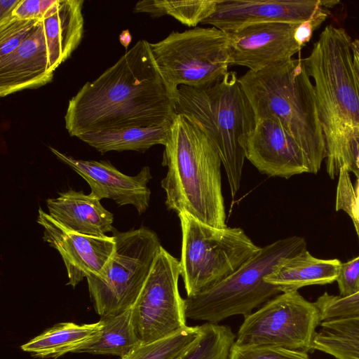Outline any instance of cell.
Wrapping results in <instances>:
<instances>
[{
	"mask_svg": "<svg viewBox=\"0 0 359 359\" xmlns=\"http://www.w3.org/2000/svg\"><path fill=\"white\" fill-rule=\"evenodd\" d=\"M201 331V325L187 326L168 337L140 344L121 359H177L195 343Z\"/></svg>",
	"mask_w": 359,
	"mask_h": 359,
	"instance_id": "cell-26",
	"label": "cell"
},
{
	"mask_svg": "<svg viewBox=\"0 0 359 359\" xmlns=\"http://www.w3.org/2000/svg\"><path fill=\"white\" fill-rule=\"evenodd\" d=\"M103 326L100 319L91 324L60 323L21 346L22 351L41 358H57L73 353L99 337Z\"/></svg>",
	"mask_w": 359,
	"mask_h": 359,
	"instance_id": "cell-20",
	"label": "cell"
},
{
	"mask_svg": "<svg viewBox=\"0 0 359 359\" xmlns=\"http://www.w3.org/2000/svg\"><path fill=\"white\" fill-rule=\"evenodd\" d=\"M336 210H343L351 218L359 239V176L355 189L350 179L349 172L341 168L338 175Z\"/></svg>",
	"mask_w": 359,
	"mask_h": 359,
	"instance_id": "cell-28",
	"label": "cell"
},
{
	"mask_svg": "<svg viewBox=\"0 0 359 359\" xmlns=\"http://www.w3.org/2000/svg\"><path fill=\"white\" fill-rule=\"evenodd\" d=\"M329 8V6H322L310 19L298 25L294 37L302 48L310 41L314 30L328 17Z\"/></svg>",
	"mask_w": 359,
	"mask_h": 359,
	"instance_id": "cell-32",
	"label": "cell"
},
{
	"mask_svg": "<svg viewBox=\"0 0 359 359\" xmlns=\"http://www.w3.org/2000/svg\"><path fill=\"white\" fill-rule=\"evenodd\" d=\"M162 165L165 205L215 227H226L222 160L212 142L195 123L177 114L170 124Z\"/></svg>",
	"mask_w": 359,
	"mask_h": 359,
	"instance_id": "cell-3",
	"label": "cell"
},
{
	"mask_svg": "<svg viewBox=\"0 0 359 359\" xmlns=\"http://www.w3.org/2000/svg\"><path fill=\"white\" fill-rule=\"evenodd\" d=\"M36 222L43 229V241L60 252L69 278L67 285L73 287L83 278L99 275L114 252L113 236H93L71 231L41 208Z\"/></svg>",
	"mask_w": 359,
	"mask_h": 359,
	"instance_id": "cell-14",
	"label": "cell"
},
{
	"mask_svg": "<svg viewBox=\"0 0 359 359\" xmlns=\"http://www.w3.org/2000/svg\"><path fill=\"white\" fill-rule=\"evenodd\" d=\"M48 214L67 229L88 236H105L114 231L113 214L90 193L73 189L46 201Z\"/></svg>",
	"mask_w": 359,
	"mask_h": 359,
	"instance_id": "cell-18",
	"label": "cell"
},
{
	"mask_svg": "<svg viewBox=\"0 0 359 359\" xmlns=\"http://www.w3.org/2000/svg\"><path fill=\"white\" fill-rule=\"evenodd\" d=\"M299 24L259 22L226 32L229 36L230 65L243 66L257 72L292 59L302 49L294 37Z\"/></svg>",
	"mask_w": 359,
	"mask_h": 359,
	"instance_id": "cell-13",
	"label": "cell"
},
{
	"mask_svg": "<svg viewBox=\"0 0 359 359\" xmlns=\"http://www.w3.org/2000/svg\"><path fill=\"white\" fill-rule=\"evenodd\" d=\"M352 62L356 78L359 82V39L351 41Z\"/></svg>",
	"mask_w": 359,
	"mask_h": 359,
	"instance_id": "cell-35",
	"label": "cell"
},
{
	"mask_svg": "<svg viewBox=\"0 0 359 359\" xmlns=\"http://www.w3.org/2000/svg\"><path fill=\"white\" fill-rule=\"evenodd\" d=\"M121 41L122 44L127 48L128 44L131 41V36L128 31L123 32L120 36Z\"/></svg>",
	"mask_w": 359,
	"mask_h": 359,
	"instance_id": "cell-36",
	"label": "cell"
},
{
	"mask_svg": "<svg viewBox=\"0 0 359 359\" xmlns=\"http://www.w3.org/2000/svg\"><path fill=\"white\" fill-rule=\"evenodd\" d=\"M341 262L313 257L308 250L285 259L265 278L281 292L302 287L330 284L337 280Z\"/></svg>",
	"mask_w": 359,
	"mask_h": 359,
	"instance_id": "cell-19",
	"label": "cell"
},
{
	"mask_svg": "<svg viewBox=\"0 0 359 359\" xmlns=\"http://www.w3.org/2000/svg\"><path fill=\"white\" fill-rule=\"evenodd\" d=\"M177 92L161 74L150 43L141 39L69 100L65 128L70 136L78 137L88 133L169 125L177 114Z\"/></svg>",
	"mask_w": 359,
	"mask_h": 359,
	"instance_id": "cell-1",
	"label": "cell"
},
{
	"mask_svg": "<svg viewBox=\"0 0 359 359\" xmlns=\"http://www.w3.org/2000/svg\"><path fill=\"white\" fill-rule=\"evenodd\" d=\"M307 250L304 238H280L261 248L259 252L235 273L214 286L184 299L187 318L218 324L237 315L244 317L281 292L265 278L285 259Z\"/></svg>",
	"mask_w": 359,
	"mask_h": 359,
	"instance_id": "cell-7",
	"label": "cell"
},
{
	"mask_svg": "<svg viewBox=\"0 0 359 359\" xmlns=\"http://www.w3.org/2000/svg\"><path fill=\"white\" fill-rule=\"evenodd\" d=\"M170 124L88 133L78 138L102 154L110 151H144L156 144L165 145Z\"/></svg>",
	"mask_w": 359,
	"mask_h": 359,
	"instance_id": "cell-21",
	"label": "cell"
},
{
	"mask_svg": "<svg viewBox=\"0 0 359 359\" xmlns=\"http://www.w3.org/2000/svg\"><path fill=\"white\" fill-rule=\"evenodd\" d=\"M303 59L248 70L238 78L255 118H273L295 140L306 155L313 174L326 157L315 86Z\"/></svg>",
	"mask_w": 359,
	"mask_h": 359,
	"instance_id": "cell-4",
	"label": "cell"
},
{
	"mask_svg": "<svg viewBox=\"0 0 359 359\" xmlns=\"http://www.w3.org/2000/svg\"><path fill=\"white\" fill-rule=\"evenodd\" d=\"M50 150L84 179L90 186V194L100 200L111 199L119 206L131 205L139 215L149 208L151 191L147 184L152 176L148 166L143 167L136 175L129 176L105 161L76 159L53 147Z\"/></svg>",
	"mask_w": 359,
	"mask_h": 359,
	"instance_id": "cell-17",
	"label": "cell"
},
{
	"mask_svg": "<svg viewBox=\"0 0 359 359\" xmlns=\"http://www.w3.org/2000/svg\"><path fill=\"white\" fill-rule=\"evenodd\" d=\"M55 1L56 0H20L12 15L21 19H40Z\"/></svg>",
	"mask_w": 359,
	"mask_h": 359,
	"instance_id": "cell-33",
	"label": "cell"
},
{
	"mask_svg": "<svg viewBox=\"0 0 359 359\" xmlns=\"http://www.w3.org/2000/svg\"><path fill=\"white\" fill-rule=\"evenodd\" d=\"M195 343L177 359H229L236 336L229 326L205 323Z\"/></svg>",
	"mask_w": 359,
	"mask_h": 359,
	"instance_id": "cell-25",
	"label": "cell"
},
{
	"mask_svg": "<svg viewBox=\"0 0 359 359\" xmlns=\"http://www.w3.org/2000/svg\"><path fill=\"white\" fill-rule=\"evenodd\" d=\"M351 41L344 29L327 25L303 59L314 80L326 170L331 179L343 168L359 176V82Z\"/></svg>",
	"mask_w": 359,
	"mask_h": 359,
	"instance_id": "cell-2",
	"label": "cell"
},
{
	"mask_svg": "<svg viewBox=\"0 0 359 359\" xmlns=\"http://www.w3.org/2000/svg\"><path fill=\"white\" fill-rule=\"evenodd\" d=\"M114 253L99 275L86 277L88 291L98 315L123 313L137 300L161 247L157 234L140 227L115 231Z\"/></svg>",
	"mask_w": 359,
	"mask_h": 359,
	"instance_id": "cell-9",
	"label": "cell"
},
{
	"mask_svg": "<svg viewBox=\"0 0 359 359\" xmlns=\"http://www.w3.org/2000/svg\"><path fill=\"white\" fill-rule=\"evenodd\" d=\"M39 20L21 19L13 16L9 20L1 23L0 58L8 55L17 49Z\"/></svg>",
	"mask_w": 359,
	"mask_h": 359,
	"instance_id": "cell-29",
	"label": "cell"
},
{
	"mask_svg": "<svg viewBox=\"0 0 359 359\" xmlns=\"http://www.w3.org/2000/svg\"><path fill=\"white\" fill-rule=\"evenodd\" d=\"M150 48L161 74L176 92L181 86L214 84L229 72V36L215 27L173 31Z\"/></svg>",
	"mask_w": 359,
	"mask_h": 359,
	"instance_id": "cell-10",
	"label": "cell"
},
{
	"mask_svg": "<svg viewBox=\"0 0 359 359\" xmlns=\"http://www.w3.org/2000/svg\"><path fill=\"white\" fill-rule=\"evenodd\" d=\"M336 281L341 296L351 295L359 291V255L341 262Z\"/></svg>",
	"mask_w": 359,
	"mask_h": 359,
	"instance_id": "cell-31",
	"label": "cell"
},
{
	"mask_svg": "<svg viewBox=\"0 0 359 359\" xmlns=\"http://www.w3.org/2000/svg\"><path fill=\"white\" fill-rule=\"evenodd\" d=\"M81 0H56L17 49L0 58V96L37 88L79 46L83 34Z\"/></svg>",
	"mask_w": 359,
	"mask_h": 359,
	"instance_id": "cell-6",
	"label": "cell"
},
{
	"mask_svg": "<svg viewBox=\"0 0 359 359\" xmlns=\"http://www.w3.org/2000/svg\"><path fill=\"white\" fill-rule=\"evenodd\" d=\"M320 323L314 302L304 299L298 291L281 292L244 317L234 344L308 353L313 351L316 329Z\"/></svg>",
	"mask_w": 359,
	"mask_h": 359,
	"instance_id": "cell-11",
	"label": "cell"
},
{
	"mask_svg": "<svg viewBox=\"0 0 359 359\" xmlns=\"http://www.w3.org/2000/svg\"><path fill=\"white\" fill-rule=\"evenodd\" d=\"M229 359H310L307 353L269 346H232Z\"/></svg>",
	"mask_w": 359,
	"mask_h": 359,
	"instance_id": "cell-30",
	"label": "cell"
},
{
	"mask_svg": "<svg viewBox=\"0 0 359 359\" xmlns=\"http://www.w3.org/2000/svg\"><path fill=\"white\" fill-rule=\"evenodd\" d=\"M176 114L198 126L215 144L234 198L240 189L245 144L256 118L236 72L202 88L178 87Z\"/></svg>",
	"mask_w": 359,
	"mask_h": 359,
	"instance_id": "cell-5",
	"label": "cell"
},
{
	"mask_svg": "<svg viewBox=\"0 0 359 359\" xmlns=\"http://www.w3.org/2000/svg\"><path fill=\"white\" fill-rule=\"evenodd\" d=\"M180 260L162 246L133 306L131 320L140 344L171 336L187 327L178 280Z\"/></svg>",
	"mask_w": 359,
	"mask_h": 359,
	"instance_id": "cell-12",
	"label": "cell"
},
{
	"mask_svg": "<svg viewBox=\"0 0 359 359\" xmlns=\"http://www.w3.org/2000/svg\"><path fill=\"white\" fill-rule=\"evenodd\" d=\"M101 320L103 326L99 337L78 348L74 353L112 355L123 358L140 344L133 326L130 309L102 317Z\"/></svg>",
	"mask_w": 359,
	"mask_h": 359,
	"instance_id": "cell-22",
	"label": "cell"
},
{
	"mask_svg": "<svg viewBox=\"0 0 359 359\" xmlns=\"http://www.w3.org/2000/svg\"><path fill=\"white\" fill-rule=\"evenodd\" d=\"M178 217L182 231L180 276L187 297L226 278L261 250L239 227H215L184 212Z\"/></svg>",
	"mask_w": 359,
	"mask_h": 359,
	"instance_id": "cell-8",
	"label": "cell"
},
{
	"mask_svg": "<svg viewBox=\"0 0 359 359\" xmlns=\"http://www.w3.org/2000/svg\"><path fill=\"white\" fill-rule=\"evenodd\" d=\"M314 339L313 351L336 359H359V316L321 322Z\"/></svg>",
	"mask_w": 359,
	"mask_h": 359,
	"instance_id": "cell-23",
	"label": "cell"
},
{
	"mask_svg": "<svg viewBox=\"0 0 359 359\" xmlns=\"http://www.w3.org/2000/svg\"><path fill=\"white\" fill-rule=\"evenodd\" d=\"M244 150L245 158L261 173L283 178L313 174L302 149L276 118L256 120Z\"/></svg>",
	"mask_w": 359,
	"mask_h": 359,
	"instance_id": "cell-15",
	"label": "cell"
},
{
	"mask_svg": "<svg viewBox=\"0 0 359 359\" xmlns=\"http://www.w3.org/2000/svg\"><path fill=\"white\" fill-rule=\"evenodd\" d=\"M339 3L327 0H217L214 13L201 24L224 32L259 22L299 24L310 19L322 6L332 8Z\"/></svg>",
	"mask_w": 359,
	"mask_h": 359,
	"instance_id": "cell-16",
	"label": "cell"
},
{
	"mask_svg": "<svg viewBox=\"0 0 359 359\" xmlns=\"http://www.w3.org/2000/svg\"><path fill=\"white\" fill-rule=\"evenodd\" d=\"M217 0H144L138 1L135 13H147L152 18L170 15L189 27H196L211 15Z\"/></svg>",
	"mask_w": 359,
	"mask_h": 359,
	"instance_id": "cell-24",
	"label": "cell"
},
{
	"mask_svg": "<svg viewBox=\"0 0 359 359\" xmlns=\"http://www.w3.org/2000/svg\"><path fill=\"white\" fill-rule=\"evenodd\" d=\"M20 1V0L0 1V24L9 20L13 17V11Z\"/></svg>",
	"mask_w": 359,
	"mask_h": 359,
	"instance_id": "cell-34",
	"label": "cell"
},
{
	"mask_svg": "<svg viewBox=\"0 0 359 359\" xmlns=\"http://www.w3.org/2000/svg\"><path fill=\"white\" fill-rule=\"evenodd\" d=\"M314 303L321 322L359 316V291L348 296L330 294L325 292Z\"/></svg>",
	"mask_w": 359,
	"mask_h": 359,
	"instance_id": "cell-27",
	"label": "cell"
}]
</instances>
